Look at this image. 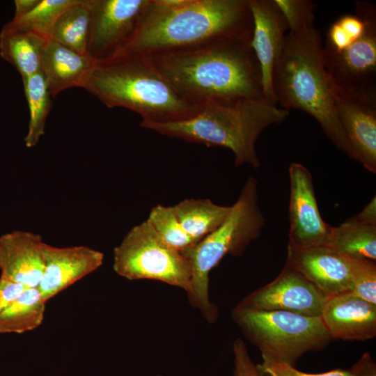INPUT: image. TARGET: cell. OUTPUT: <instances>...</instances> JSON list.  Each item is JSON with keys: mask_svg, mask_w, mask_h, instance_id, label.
Wrapping results in <instances>:
<instances>
[{"mask_svg": "<svg viewBox=\"0 0 376 376\" xmlns=\"http://www.w3.org/2000/svg\"><path fill=\"white\" fill-rule=\"evenodd\" d=\"M320 317L333 340L363 341L376 336V305L351 292L328 297Z\"/></svg>", "mask_w": 376, "mask_h": 376, "instance_id": "cell-17", "label": "cell"}, {"mask_svg": "<svg viewBox=\"0 0 376 376\" xmlns=\"http://www.w3.org/2000/svg\"><path fill=\"white\" fill-rule=\"evenodd\" d=\"M146 221L169 246L182 253L196 244L182 228L173 206L153 207Z\"/></svg>", "mask_w": 376, "mask_h": 376, "instance_id": "cell-27", "label": "cell"}, {"mask_svg": "<svg viewBox=\"0 0 376 376\" xmlns=\"http://www.w3.org/2000/svg\"><path fill=\"white\" fill-rule=\"evenodd\" d=\"M285 263L327 297L350 292L349 258L328 246L295 249L288 245Z\"/></svg>", "mask_w": 376, "mask_h": 376, "instance_id": "cell-16", "label": "cell"}, {"mask_svg": "<svg viewBox=\"0 0 376 376\" xmlns=\"http://www.w3.org/2000/svg\"><path fill=\"white\" fill-rule=\"evenodd\" d=\"M232 318L247 340L259 349L261 357L293 366L304 354L321 350L333 340L321 317L236 306Z\"/></svg>", "mask_w": 376, "mask_h": 376, "instance_id": "cell-7", "label": "cell"}, {"mask_svg": "<svg viewBox=\"0 0 376 376\" xmlns=\"http://www.w3.org/2000/svg\"><path fill=\"white\" fill-rule=\"evenodd\" d=\"M354 217L363 224L376 225V198L374 196L370 202Z\"/></svg>", "mask_w": 376, "mask_h": 376, "instance_id": "cell-34", "label": "cell"}, {"mask_svg": "<svg viewBox=\"0 0 376 376\" xmlns=\"http://www.w3.org/2000/svg\"><path fill=\"white\" fill-rule=\"evenodd\" d=\"M109 108L123 107L143 121L189 119L201 107L187 101L144 57L118 55L95 62L84 87Z\"/></svg>", "mask_w": 376, "mask_h": 376, "instance_id": "cell-5", "label": "cell"}, {"mask_svg": "<svg viewBox=\"0 0 376 376\" xmlns=\"http://www.w3.org/2000/svg\"><path fill=\"white\" fill-rule=\"evenodd\" d=\"M95 61L56 42L49 40L45 48L41 72L52 97L72 87L84 88Z\"/></svg>", "mask_w": 376, "mask_h": 376, "instance_id": "cell-19", "label": "cell"}, {"mask_svg": "<svg viewBox=\"0 0 376 376\" xmlns=\"http://www.w3.org/2000/svg\"><path fill=\"white\" fill-rule=\"evenodd\" d=\"M289 114L265 99H246L210 102L189 119L162 123L141 120L140 126L169 137L229 149L236 166L258 169L257 139L265 128L283 122Z\"/></svg>", "mask_w": 376, "mask_h": 376, "instance_id": "cell-4", "label": "cell"}, {"mask_svg": "<svg viewBox=\"0 0 376 376\" xmlns=\"http://www.w3.org/2000/svg\"><path fill=\"white\" fill-rule=\"evenodd\" d=\"M113 269L128 280L149 279L191 289L189 259L169 246L146 220L134 226L113 249Z\"/></svg>", "mask_w": 376, "mask_h": 376, "instance_id": "cell-8", "label": "cell"}, {"mask_svg": "<svg viewBox=\"0 0 376 376\" xmlns=\"http://www.w3.org/2000/svg\"><path fill=\"white\" fill-rule=\"evenodd\" d=\"M334 86L338 118L353 150L355 160L376 173V88Z\"/></svg>", "mask_w": 376, "mask_h": 376, "instance_id": "cell-11", "label": "cell"}, {"mask_svg": "<svg viewBox=\"0 0 376 376\" xmlns=\"http://www.w3.org/2000/svg\"><path fill=\"white\" fill-rule=\"evenodd\" d=\"M349 370L350 376H376V363L369 352H365Z\"/></svg>", "mask_w": 376, "mask_h": 376, "instance_id": "cell-33", "label": "cell"}, {"mask_svg": "<svg viewBox=\"0 0 376 376\" xmlns=\"http://www.w3.org/2000/svg\"><path fill=\"white\" fill-rule=\"evenodd\" d=\"M233 352V376H260L257 364L253 361L246 345L241 338H237L234 341Z\"/></svg>", "mask_w": 376, "mask_h": 376, "instance_id": "cell-31", "label": "cell"}, {"mask_svg": "<svg viewBox=\"0 0 376 376\" xmlns=\"http://www.w3.org/2000/svg\"><path fill=\"white\" fill-rule=\"evenodd\" d=\"M265 224L258 203V181L249 177L224 222L182 253L189 259L192 272L188 300L209 322L218 317L217 306L209 297L210 272L226 256H242L259 237Z\"/></svg>", "mask_w": 376, "mask_h": 376, "instance_id": "cell-6", "label": "cell"}, {"mask_svg": "<svg viewBox=\"0 0 376 376\" xmlns=\"http://www.w3.org/2000/svg\"><path fill=\"white\" fill-rule=\"evenodd\" d=\"M150 0H89L88 55L95 62L118 54L135 34Z\"/></svg>", "mask_w": 376, "mask_h": 376, "instance_id": "cell-10", "label": "cell"}, {"mask_svg": "<svg viewBox=\"0 0 376 376\" xmlns=\"http://www.w3.org/2000/svg\"><path fill=\"white\" fill-rule=\"evenodd\" d=\"M158 376H164V375H159Z\"/></svg>", "mask_w": 376, "mask_h": 376, "instance_id": "cell-36", "label": "cell"}, {"mask_svg": "<svg viewBox=\"0 0 376 376\" xmlns=\"http://www.w3.org/2000/svg\"><path fill=\"white\" fill-rule=\"evenodd\" d=\"M173 207L185 232L197 243L224 222L231 205H220L208 198H187Z\"/></svg>", "mask_w": 376, "mask_h": 376, "instance_id": "cell-21", "label": "cell"}, {"mask_svg": "<svg viewBox=\"0 0 376 376\" xmlns=\"http://www.w3.org/2000/svg\"><path fill=\"white\" fill-rule=\"evenodd\" d=\"M292 33L314 29L316 5L311 0H274Z\"/></svg>", "mask_w": 376, "mask_h": 376, "instance_id": "cell-29", "label": "cell"}, {"mask_svg": "<svg viewBox=\"0 0 376 376\" xmlns=\"http://www.w3.org/2000/svg\"><path fill=\"white\" fill-rule=\"evenodd\" d=\"M26 288L23 285L0 277V313Z\"/></svg>", "mask_w": 376, "mask_h": 376, "instance_id": "cell-32", "label": "cell"}, {"mask_svg": "<svg viewBox=\"0 0 376 376\" xmlns=\"http://www.w3.org/2000/svg\"><path fill=\"white\" fill-rule=\"evenodd\" d=\"M42 237L14 230L0 237L1 276L26 288H38L44 274Z\"/></svg>", "mask_w": 376, "mask_h": 376, "instance_id": "cell-18", "label": "cell"}, {"mask_svg": "<svg viewBox=\"0 0 376 376\" xmlns=\"http://www.w3.org/2000/svg\"><path fill=\"white\" fill-rule=\"evenodd\" d=\"M326 246L350 258L376 260V225L350 217L331 227Z\"/></svg>", "mask_w": 376, "mask_h": 376, "instance_id": "cell-22", "label": "cell"}, {"mask_svg": "<svg viewBox=\"0 0 376 376\" xmlns=\"http://www.w3.org/2000/svg\"><path fill=\"white\" fill-rule=\"evenodd\" d=\"M144 58L180 95L198 107L210 102L265 99L251 40L229 39Z\"/></svg>", "mask_w": 376, "mask_h": 376, "instance_id": "cell-2", "label": "cell"}, {"mask_svg": "<svg viewBox=\"0 0 376 376\" xmlns=\"http://www.w3.org/2000/svg\"><path fill=\"white\" fill-rule=\"evenodd\" d=\"M348 258L351 272L350 292L376 305L375 260Z\"/></svg>", "mask_w": 376, "mask_h": 376, "instance_id": "cell-28", "label": "cell"}, {"mask_svg": "<svg viewBox=\"0 0 376 376\" xmlns=\"http://www.w3.org/2000/svg\"><path fill=\"white\" fill-rule=\"evenodd\" d=\"M355 14L365 22L363 34L345 49L323 48L324 66L333 85L341 88H376V8L355 1Z\"/></svg>", "mask_w": 376, "mask_h": 376, "instance_id": "cell-9", "label": "cell"}, {"mask_svg": "<svg viewBox=\"0 0 376 376\" xmlns=\"http://www.w3.org/2000/svg\"><path fill=\"white\" fill-rule=\"evenodd\" d=\"M91 29L89 0H78L60 15L51 31L49 40L81 54H88Z\"/></svg>", "mask_w": 376, "mask_h": 376, "instance_id": "cell-23", "label": "cell"}, {"mask_svg": "<svg viewBox=\"0 0 376 376\" xmlns=\"http://www.w3.org/2000/svg\"><path fill=\"white\" fill-rule=\"evenodd\" d=\"M273 88L277 104L288 111L299 109L309 114L336 148L355 160L337 116L322 37L315 28L286 34L274 71Z\"/></svg>", "mask_w": 376, "mask_h": 376, "instance_id": "cell-3", "label": "cell"}, {"mask_svg": "<svg viewBox=\"0 0 376 376\" xmlns=\"http://www.w3.org/2000/svg\"><path fill=\"white\" fill-rule=\"evenodd\" d=\"M45 270L38 289L45 302L103 263L104 253L91 247L79 245L58 247L44 243Z\"/></svg>", "mask_w": 376, "mask_h": 376, "instance_id": "cell-15", "label": "cell"}, {"mask_svg": "<svg viewBox=\"0 0 376 376\" xmlns=\"http://www.w3.org/2000/svg\"><path fill=\"white\" fill-rule=\"evenodd\" d=\"M253 18L251 47L258 59L265 100L276 105L273 75L284 45L288 24L274 0H249Z\"/></svg>", "mask_w": 376, "mask_h": 376, "instance_id": "cell-14", "label": "cell"}, {"mask_svg": "<svg viewBox=\"0 0 376 376\" xmlns=\"http://www.w3.org/2000/svg\"><path fill=\"white\" fill-rule=\"evenodd\" d=\"M253 29L249 0H150L135 34L116 56L145 57L229 39L251 40Z\"/></svg>", "mask_w": 376, "mask_h": 376, "instance_id": "cell-1", "label": "cell"}, {"mask_svg": "<svg viewBox=\"0 0 376 376\" xmlns=\"http://www.w3.org/2000/svg\"><path fill=\"white\" fill-rule=\"evenodd\" d=\"M22 82L30 116L24 142L27 148H31L45 134L46 120L52 106V96L41 71L23 79Z\"/></svg>", "mask_w": 376, "mask_h": 376, "instance_id": "cell-25", "label": "cell"}, {"mask_svg": "<svg viewBox=\"0 0 376 376\" xmlns=\"http://www.w3.org/2000/svg\"><path fill=\"white\" fill-rule=\"evenodd\" d=\"M77 1L40 0L29 13L20 17H14L3 26L33 32L49 40L51 31L60 15Z\"/></svg>", "mask_w": 376, "mask_h": 376, "instance_id": "cell-26", "label": "cell"}, {"mask_svg": "<svg viewBox=\"0 0 376 376\" xmlns=\"http://www.w3.org/2000/svg\"><path fill=\"white\" fill-rule=\"evenodd\" d=\"M48 39L36 33L3 26L0 33V55L21 75L22 79L41 70Z\"/></svg>", "mask_w": 376, "mask_h": 376, "instance_id": "cell-20", "label": "cell"}, {"mask_svg": "<svg viewBox=\"0 0 376 376\" xmlns=\"http://www.w3.org/2000/svg\"><path fill=\"white\" fill-rule=\"evenodd\" d=\"M40 1V0H15V12L14 17H20L29 13L38 5Z\"/></svg>", "mask_w": 376, "mask_h": 376, "instance_id": "cell-35", "label": "cell"}, {"mask_svg": "<svg viewBox=\"0 0 376 376\" xmlns=\"http://www.w3.org/2000/svg\"><path fill=\"white\" fill-rule=\"evenodd\" d=\"M260 376H350L349 369L336 368L320 373H309L297 370L295 366L284 361L262 357L257 364Z\"/></svg>", "mask_w": 376, "mask_h": 376, "instance_id": "cell-30", "label": "cell"}, {"mask_svg": "<svg viewBox=\"0 0 376 376\" xmlns=\"http://www.w3.org/2000/svg\"><path fill=\"white\" fill-rule=\"evenodd\" d=\"M288 246L307 249L326 245L331 226L319 211L313 177L300 163L290 164Z\"/></svg>", "mask_w": 376, "mask_h": 376, "instance_id": "cell-13", "label": "cell"}, {"mask_svg": "<svg viewBox=\"0 0 376 376\" xmlns=\"http://www.w3.org/2000/svg\"><path fill=\"white\" fill-rule=\"evenodd\" d=\"M45 304L38 288H26L0 313L1 334H22L43 322Z\"/></svg>", "mask_w": 376, "mask_h": 376, "instance_id": "cell-24", "label": "cell"}, {"mask_svg": "<svg viewBox=\"0 0 376 376\" xmlns=\"http://www.w3.org/2000/svg\"><path fill=\"white\" fill-rule=\"evenodd\" d=\"M327 297L285 263L274 280L249 294L237 306L255 311H283L320 317Z\"/></svg>", "mask_w": 376, "mask_h": 376, "instance_id": "cell-12", "label": "cell"}]
</instances>
